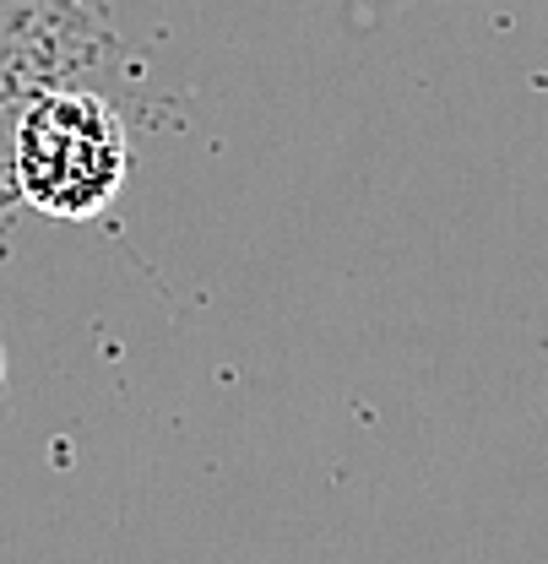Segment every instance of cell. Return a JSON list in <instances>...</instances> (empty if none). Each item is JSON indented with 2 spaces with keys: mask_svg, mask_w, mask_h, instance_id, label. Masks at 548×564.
<instances>
[{
  "mask_svg": "<svg viewBox=\"0 0 548 564\" xmlns=\"http://www.w3.org/2000/svg\"><path fill=\"white\" fill-rule=\"evenodd\" d=\"M11 174L28 207L61 223H87L120 196L131 174L126 120L98 93H44L17 120Z\"/></svg>",
  "mask_w": 548,
  "mask_h": 564,
  "instance_id": "obj_1",
  "label": "cell"
},
{
  "mask_svg": "<svg viewBox=\"0 0 548 564\" xmlns=\"http://www.w3.org/2000/svg\"><path fill=\"white\" fill-rule=\"evenodd\" d=\"M0 380H6V352H0Z\"/></svg>",
  "mask_w": 548,
  "mask_h": 564,
  "instance_id": "obj_2",
  "label": "cell"
}]
</instances>
